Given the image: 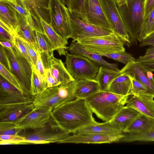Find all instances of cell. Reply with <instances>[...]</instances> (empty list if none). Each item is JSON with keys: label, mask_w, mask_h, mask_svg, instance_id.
<instances>
[{"label": "cell", "mask_w": 154, "mask_h": 154, "mask_svg": "<svg viewBox=\"0 0 154 154\" xmlns=\"http://www.w3.org/2000/svg\"><path fill=\"white\" fill-rule=\"evenodd\" d=\"M123 132L111 121L105 122L84 127L76 131L73 134H94L107 135H116Z\"/></svg>", "instance_id": "7402d4cb"}, {"label": "cell", "mask_w": 154, "mask_h": 154, "mask_svg": "<svg viewBox=\"0 0 154 154\" xmlns=\"http://www.w3.org/2000/svg\"><path fill=\"white\" fill-rule=\"evenodd\" d=\"M140 42L139 46L140 47L146 46H154V32Z\"/></svg>", "instance_id": "681fc988"}, {"label": "cell", "mask_w": 154, "mask_h": 154, "mask_svg": "<svg viewBox=\"0 0 154 154\" xmlns=\"http://www.w3.org/2000/svg\"><path fill=\"white\" fill-rule=\"evenodd\" d=\"M34 109L51 111L63 103L57 92L56 86L49 87L33 96Z\"/></svg>", "instance_id": "e0dca14e"}, {"label": "cell", "mask_w": 154, "mask_h": 154, "mask_svg": "<svg viewBox=\"0 0 154 154\" xmlns=\"http://www.w3.org/2000/svg\"><path fill=\"white\" fill-rule=\"evenodd\" d=\"M14 45L18 49L21 54L26 58L32 67L33 65L32 60L28 53L27 50L21 40L17 34L14 35Z\"/></svg>", "instance_id": "7bdbcfd3"}, {"label": "cell", "mask_w": 154, "mask_h": 154, "mask_svg": "<svg viewBox=\"0 0 154 154\" xmlns=\"http://www.w3.org/2000/svg\"><path fill=\"white\" fill-rule=\"evenodd\" d=\"M154 32V8L143 19L139 35V42Z\"/></svg>", "instance_id": "e575fe53"}, {"label": "cell", "mask_w": 154, "mask_h": 154, "mask_svg": "<svg viewBox=\"0 0 154 154\" xmlns=\"http://www.w3.org/2000/svg\"><path fill=\"white\" fill-rule=\"evenodd\" d=\"M18 36L22 41L25 46L28 53L32 62L34 69H35V67L37 60L38 53L37 52L33 46L27 41L19 37L17 34Z\"/></svg>", "instance_id": "ee69618b"}, {"label": "cell", "mask_w": 154, "mask_h": 154, "mask_svg": "<svg viewBox=\"0 0 154 154\" xmlns=\"http://www.w3.org/2000/svg\"><path fill=\"white\" fill-rule=\"evenodd\" d=\"M99 123L94 118L85 100L76 98L53 109L49 123L55 129L74 134L81 128Z\"/></svg>", "instance_id": "6da1fadb"}, {"label": "cell", "mask_w": 154, "mask_h": 154, "mask_svg": "<svg viewBox=\"0 0 154 154\" xmlns=\"http://www.w3.org/2000/svg\"><path fill=\"white\" fill-rule=\"evenodd\" d=\"M113 32L129 46L131 44L116 2L114 0H102Z\"/></svg>", "instance_id": "30bf717a"}, {"label": "cell", "mask_w": 154, "mask_h": 154, "mask_svg": "<svg viewBox=\"0 0 154 154\" xmlns=\"http://www.w3.org/2000/svg\"><path fill=\"white\" fill-rule=\"evenodd\" d=\"M131 85L130 78L125 74H122L112 82L108 91L119 95H129Z\"/></svg>", "instance_id": "f1b7e54d"}, {"label": "cell", "mask_w": 154, "mask_h": 154, "mask_svg": "<svg viewBox=\"0 0 154 154\" xmlns=\"http://www.w3.org/2000/svg\"><path fill=\"white\" fill-rule=\"evenodd\" d=\"M71 35L72 41L82 39L106 35L113 32L104 29L92 24L84 17L74 13H71Z\"/></svg>", "instance_id": "9c48e42d"}, {"label": "cell", "mask_w": 154, "mask_h": 154, "mask_svg": "<svg viewBox=\"0 0 154 154\" xmlns=\"http://www.w3.org/2000/svg\"><path fill=\"white\" fill-rule=\"evenodd\" d=\"M45 34L51 41L54 49L57 51L60 55L66 56L68 49V39L57 34L49 24L43 20H40Z\"/></svg>", "instance_id": "603a6c76"}, {"label": "cell", "mask_w": 154, "mask_h": 154, "mask_svg": "<svg viewBox=\"0 0 154 154\" xmlns=\"http://www.w3.org/2000/svg\"><path fill=\"white\" fill-rule=\"evenodd\" d=\"M129 77L131 79L132 82L129 95L147 96L154 97V94L146 87L134 78Z\"/></svg>", "instance_id": "8d00e7d4"}, {"label": "cell", "mask_w": 154, "mask_h": 154, "mask_svg": "<svg viewBox=\"0 0 154 154\" xmlns=\"http://www.w3.org/2000/svg\"><path fill=\"white\" fill-rule=\"evenodd\" d=\"M40 54L45 69L49 71L60 85L67 84L75 80L61 60L55 58L54 55H50L44 53Z\"/></svg>", "instance_id": "7c38bea8"}, {"label": "cell", "mask_w": 154, "mask_h": 154, "mask_svg": "<svg viewBox=\"0 0 154 154\" xmlns=\"http://www.w3.org/2000/svg\"><path fill=\"white\" fill-rule=\"evenodd\" d=\"M154 8V0H144V19Z\"/></svg>", "instance_id": "f907efd6"}, {"label": "cell", "mask_w": 154, "mask_h": 154, "mask_svg": "<svg viewBox=\"0 0 154 154\" xmlns=\"http://www.w3.org/2000/svg\"><path fill=\"white\" fill-rule=\"evenodd\" d=\"M13 7L22 19L34 30L45 33L40 20L34 16L25 4L18 0H0Z\"/></svg>", "instance_id": "d6986e66"}, {"label": "cell", "mask_w": 154, "mask_h": 154, "mask_svg": "<svg viewBox=\"0 0 154 154\" xmlns=\"http://www.w3.org/2000/svg\"><path fill=\"white\" fill-rule=\"evenodd\" d=\"M67 50L70 54L83 56L99 67L104 66L118 71L120 70L118 68L117 63L108 62L100 55L85 49L76 42L72 41Z\"/></svg>", "instance_id": "44dd1931"}, {"label": "cell", "mask_w": 154, "mask_h": 154, "mask_svg": "<svg viewBox=\"0 0 154 154\" xmlns=\"http://www.w3.org/2000/svg\"><path fill=\"white\" fill-rule=\"evenodd\" d=\"M129 95L100 91L85 99L92 113L103 121L108 122L125 106Z\"/></svg>", "instance_id": "7a4b0ae2"}, {"label": "cell", "mask_w": 154, "mask_h": 154, "mask_svg": "<svg viewBox=\"0 0 154 154\" xmlns=\"http://www.w3.org/2000/svg\"><path fill=\"white\" fill-rule=\"evenodd\" d=\"M121 74L120 71L100 66L94 79L97 82L100 91H107L112 82Z\"/></svg>", "instance_id": "83f0119b"}, {"label": "cell", "mask_w": 154, "mask_h": 154, "mask_svg": "<svg viewBox=\"0 0 154 154\" xmlns=\"http://www.w3.org/2000/svg\"><path fill=\"white\" fill-rule=\"evenodd\" d=\"M75 84V80L67 84L56 86L57 94L63 103L76 98L74 94Z\"/></svg>", "instance_id": "836d02e7"}, {"label": "cell", "mask_w": 154, "mask_h": 154, "mask_svg": "<svg viewBox=\"0 0 154 154\" xmlns=\"http://www.w3.org/2000/svg\"><path fill=\"white\" fill-rule=\"evenodd\" d=\"M0 75L6 80L15 87L20 91L26 94L25 93L20 82L17 77L1 63H0Z\"/></svg>", "instance_id": "74e56055"}, {"label": "cell", "mask_w": 154, "mask_h": 154, "mask_svg": "<svg viewBox=\"0 0 154 154\" xmlns=\"http://www.w3.org/2000/svg\"><path fill=\"white\" fill-rule=\"evenodd\" d=\"M120 72L122 74L134 78L154 94V85L148 79L145 73L135 61L126 64L120 70Z\"/></svg>", "instance_id": "cb8c5ba5"}, {"label": "cell", "mask_w": 154, "mask_h": 154, "mask_svg": "<svg viewBox=\"0 0 154 154\" xmlns=\"http://www.w3.org/2000/svg\"><path fill=\"white\" fill-rule=\"evenodd\" d=\"M84 18L92 24L113 32L102 0H85Z\"/></svg>", "instance_id": "8fae6325"}, {"label": "cell", "mask_w": 154, "mask_h": 154, "mask_svg": "<svg viewBox=\"0 0 154 154\" xmlns=\"http://www.w3.org/2000/svg\"><path fill=\"white\" fill-rule=\"evenodd\" d=\"M154 52V46H151L146 49V53Z\"/></svg>", "instance_id": "9f6ffc18"}, {"label": "cell", "mask_w": 154, "mask_h": 154, "mask_svg": "<svg viewBox=\"0 0 154 154\" xmlns=\"http://www.w3.org/2000/svg\"><path fill=\"white\" fill-rule=\"evenodd\" d=\"M124 136L123 134L116 135L94 134H73L69 135L58 143L97 144L118 143Z\"/></svg>", "instance_id": "9a60e30c"}, {"label": "cell", "mask_w": 154, "mask_h": 154, "mask_svg": "<svg viewBox=\"0 0 154 154\" xmlns=\"http://www.w3.org/2000/svg\"><path fill=\"white\" fill-rule=\"evenodd\" d=\"M140 114L135 109L125 106L110 121L125 133L128 128Z\"/></svg>", "instance_id": "d4e9b609"}, {"label": "cell", "mask_w": 154, "mask_h": 154, "mask_svg": "<svg viewBox=\"0 0 154 154\" xmlns=\"http://www.w3.org/2000/svg\"><path fill=\"white\" fill-rule=\"evenodd\" d=\"M20 91L15 87L0 76V105L32 103L33 97Z\"/></svg>", "instance_id": "4fadbf2b"}, {"label": "cell", "mask_w": 154, "mask_h": 154, "mask_svg": "<svg viewBox=\"0 0 154 154\" xmlns=\"http://www.w3.org/2000/svg\"><path fill=\"white\" fill-rule=\"evenodd\" d=\"M67 7L69 0H60Z\"/></svg>", "instance_id": "6f0895ef"}, {"label": "cell", "mask_w": 154, "mask_h": 154, "mask_svg": "<svg viewBox=\"0 0 154 154\" xmlns=\"http://www.w3.org/2000/svg\"><path fill=\"white\" fill-rule=\"evenodd\" d=\"M144 0H128L118 6L131 43L137 45L139 41L140 28L144 19Z\"/></svg>", "instance_id": "3957f363"}, {"label": "cell", "mask_w": 154, "mask_h": 154, "mask_svg": "<svg viewBox=\"0 0 154 154\" xmlns=\"http://www.w3.org/2000/svg\"><path fill=\"white\" fill-rule=\"evenodd\" d=\"M125 133L118 143L154 142V122L149 129L142 132L136 134Z\"/></svg>", "instance_id": "4dcf8cb0"}, {"label": "cell", "mask_w": 154, "mask_h": 154, "mask_svg": "<svg viewBox=\"0 0 154 154\" xmlns=\"http://www.w3.org/2000/svg\"><path fill=\"white\" fill-rule=\"evenodd\" d=\"M25 5L32 14L39 20L49 24V0H18Z\"/></svg>", "instance_id": "484cf974"}, {"label": "cell", "mask_w": 154, "mask_h": 154, "mask_svg": "<svg viewBox=\"0 0 154 154\" xmlns=\"http://www.w3.org/2000/svg\"><path fill=\"white\" fill-rule=\"evenodd\" d=\"M99 55L102 57H108L125 65L129 62L134 61L135 60V59L131 54L125 52V51Z\"/></svg>", "instance_id": "f35d334b"}, {"label": "cell", "mask_w": 154, "mask_h": 154, "mask_svg": "<svg viewBox=\"0 0 154 154\" xmlns=\"http://www.w3.org/2000/svg\"><path fill=\"white\" fill-rule=\"evenodd\" d=\"M75 80L74 94L76 98L85 99L100 91L98 84L95 79Z\"/></svg>", "instance_id": "4316f807"}, {"label": "cell", "mask_w": 154, "mask_h": 154, "mask_svg": "<svg viewBox=\"0 0 154 154\" xmlns=\"http://www.w3.org/2000/svg\"><path fill=\"white\" fill-rule=\"evenodd\" d=\"M14 35H11L0 26V41H8L13 44L14 42Z\"/></svg>", "instance_id": "c3c4849f"}, {"label": "cell", "mask_w": 154, "mask_h": 154, "mask_svg": "<svg viewBox=\"0 0 154 154\" xmlns=\"http://www.w3.org/2000/svg\"><path fill=\"white\" fill-rule=\"evenodd\" d=\"M48 7L49 24L60 36L71 38V18L68 7L60 0H49Z\"/></svg>", "instance_id": "8992f818"}, {"label": "cell", "mask_w": 154, "mask_h": 154, "mask_svg": "<svg viewBox=\"0 0 154 154\" xmlns=\"http://www.w3.org/2000/svg\"><path fill=\"white\" fill-rule=\"evenodd\" d=\"M51 111L33 109L15 123L22 131L35 129L44 127L50 122Z\"/></svg>", "instance_id": "5bb4252c"}, {"label": "cell", "mask_w": 154, "mask_h": 154, "mask_svg": "<svg viewBox=\"0 0 154 154\" xmlns=\"http://www.w3.org/2000/svg\"><path fill=\"white\" fill-rule=\"evenodd\" d=\"M135 62L144 72L147 71L152 72L154 71V60L144 61Z\"/></svg>", "instance_id": "7dc6e473"}, {"label": "cell", "mask_w": 154, "mask_h": 154, "mask_svg": "<svg viewBox=\"0 0 154 154\" xmlns=\"http://www.w3.org/2000/svg\"><path fill=\"white\" fill-rule=\"evenodd\" d=\"M154 122V119L141 114L133 122L125 133L136 134L144 131L149 129Z\"/></svg>", "instance_id": "f546056e"}, {"label": "cell", "mask_w": 154, "mask_h": 154, "mask_svg": "<svg viewBox=\"0 0 154 154\" xmlns=\"http://www.w3.org/2000/svg\"><path fill=\"white\" fill-rule=\"evenodd\" d=\"M152 72L151 71H147L145 72L148 79L154 85V76Z\"/></svg>", "instance_id": "db71d44e"}, {"label": "cell", "mask_w": 154, "mask_h": 154, "mask_svg": "<svg viewBox=\"0 0 154 154\" xmlns=\"http://www.w3.org/2000/svg\"><path fill=\"white\" fill-rule=\"evenodd\" d=\"M76 42L85 49L99 54L125 51L124 43L114 32L106 35L85 38Z\"/></svg>", "instance_id": "277c9868"}, {"label": "cell", "mask_w": 154, "mask_h": 154, "mask_svg": "<svg viewBox=\"0 0 154 154\" xmlns=\"http://www.w3.org/2000/svg\"><path fill=\"white\" fill-rule=\"evenodd\" d=\"M85 0H69L67 6L69 11L84 17Z\"/></svg>", "instance_id": "60d3db41"}, {"label": "cell", "mask_w": 154, "mask_h": 154, "mask_svg": "<svg viewBox=\"0 0 154 154\" xmlns=\"http://www.w3.org/2000/svg\"><path fill=\"white\" fill-rule=\"evenodd\" d=\"M35 69L41 76L47 80L46 70L39 52L38 53Z\"/></svg>", "instance_id": "bcb514c9"}, {"label": "cell", "mask_w": 154, "mask_h": 154, "mask_svg": "<svg viewBox=\"0 0 154 154\" xmlns=\"http://www.w3.org/2000/svg\"><path fill=\"white\" fill-rule=\"evenodd\" d=\"M65 63L69 74L75 80L94 79L99 66L84 56L67 52Z\"/></svg>", "instance_id": "52a82bcc"}, {"label": "cell", "mask_w": 154, "mask_h": 154, "mask_svg": "<svg viewBox=\"0 0 154 154\" xmlns=\"http://www.w3.org/2000/svg\"><path fill=\"white\" fill-rule=\"evenodd\" d=\"M128 1V0H118L116 2L118 6H121L125 4Z\"/></svg>", "instance_id": "11a10c76"}, {"label": "cell", "mask_w": 154, "mask_h": 154, "mask_svg": "<svg viewBox=\"0 0 154 154\" xmlns=\"http://www.w3.org/2000/svg\"><path fill=\"white\" fill-rule=\"evenodd\" d=\"M131 96L130 97H129L126 106L154 119V97L140 95Z\"/></svg>", "instance_id": "ac0fdd59"}, {"label": "cell", "mask_w": 154, "mask_h": 154, "mask_svg": "<svg viewBox=\"0 0 154 154\" xmlns=\"http://www.w3.org/2000/svg\"><path fill=\"white\" fill-rule=\"evenodd\" d=\"M115 1H116V2L118 0H114Z\"/></svg>", "instance_id": "680465c9"}, {"label": "cell", "mask_w": 154, "mask_h": 154, "mask_svg": "<svg viewBox=\"0 0 154 154\" xmlns=\"http://www.w3.org/2000/svg\"><path fill=\"white\" fill-rule=\"evenodd\" d=\"M0 144H26L24 138L19 134L0 135Z\"/></svg>", "instance_id": "ab89813d"}, {"label": "cell", "mask_w": 154, "mask_h": 154, "mask_svg": "<svg viewBox=\"0 0 154 154\" xmlns=\"http://www.w3.org/2000/svg\"><path fill=\"white\" fill-rule=\"evenodd\" d=\"M4 48L10 61L11 72L18 79L25 94L31 95L32 67L14 45L11 49Z\"/></svg>", "instance_id": "5b68a950"}, {"label": "cell", "mask_w": 154, "mask_h": 154, "mask_svg": "<svg viewBox=\"0 0 154 154\" xmlns=\"http://www.w3.org/2000/svg\"><path fill=\"white\" fill-rule=\"evenodd\" d=\"M35 33L39 52L44 53L50 55H54V50L52 45L47 35L36 31H35Z\"/></svg>", "instance_id": "d590c367"}, {"label": "cell", "mask_w": 154, "mask_h": 154, "mask_svg": "<svg viewBox=\"0 0 154 154\" xmlns=\"http://www.w3.org/2000/svg\"><path fill=\"white\" fill-rule=\"evenodd\" d=\"M69 134L67 131L53 128L49 123L41 128L23 130L19 134L24 138L25 142L28 144L58 143Z\"/></svg>", "instance_id": "ba28073f"}, {"label": "cell", "mask_w": 154, "mask_h": 154, "mask_svg": "<svg viewBox=\"0 0 154 154\" xmlns=\"http://www.w3.org/2000/svg\"><path fill=\"white\" fill-rule=\"evenodd\" d=\"M32 103L0 105V122H15L32 111Z\"/></svg>", "instance_id": "2e32d148"}, {"label": "cell", "mask_w": 154, "mask_h": 154, "mask_svg": "<svg viewBox=\"0 0 154 154\" xmlns=\"http://www.w3.org/2000/svg\"><path fill=\"white\" fill-rule=\"evenodd\" d=\"M154 60V52L145 53L144 55L140 56L135 59L136 62L144 61Z\"/></svg>", "instance_id": "816d5d0a"}, {"label": "cell", "mask_w": 154, "mask_h": 154, "mask_svg": "<svg viewBox=\"0 0 154 154\" xmlns=\"http://www.w3.org/2000/svg\"><path fill=\"white\" fill-rule=\"evenodd\" d=\"M20 23L19 28L16 34L29 43L37 52H39L35 38V30L27 24L21 17Z\"/></svg>", "instance_id": "1f68e13d"}, {"label": "cell", "mask_w": 154, "mask_h": 154, "mask_svg": "<svg viewBox=\"0 0 154 154\" xmlns=\"http://www.w3.org/2000/svg\"><path fill=\"white\" fill-rule=\"evenodd\" d=\"M0 63L2 64L7 69L11 72L10 61L5 51L4 47L0 45Z\"/></svg>", "instance_id": "f6af8a7d"}, {"label": "cell", "mask_w": 154, "mask_h": 154, "mask_svg": "<svg viewBox=\"0 0 154 154\" xmlns=\"http://www.w3.org/2000/svg\"><path fill=\"white\" fill-rule=\"evenodd\" d=\"M21 17L17 11L9 5L0 2V21L16 34L19 28Z\"/></svg>", "instance_id": "ffe728a7"}, {"label": "cell", "mask_w": 154, "mask_h": 154, "mask_svg": "<svg viewBox=\"0 0 154 154\" xmlns=\"http://www.w3.org/2000/svg\"><path fill=\"white\" fill-rule=\"evenodd\" d=\"M15 122H0V135L19 134L22 131L16 127Z\"/></svg>", "instance_id": "b9f144b4"}, {"label": "cell", "mask_w": 154, "mask_h": 154, "mask_svg": "<svg viewBox=\"0 0 154 154\" xmlns=\"http://www.w3.org/2000/svg\"><path fill=\"white\" fill-rule=\"evenodd\" d=\"M0 45L4 47L11 49L13 46L14 44L10 42L7 41H0Z\"/></svg>", "instance_id": "f5cc1de1"}, {"label": "cell", "mask_w": 154, "mask_h": 154, "mask_svg": "<svg viewBox=\"0 0 154 154\" xmlns=\"http://www.w3.org/2000/svg\"><path fill=\"white\" fill-rule=\"evenodd\" d=\"M30 94L32 96L41 93L48 88L47 81L32 67Z\"/></svg>", "instance_id": "d6a6232c"}]
</instances>
